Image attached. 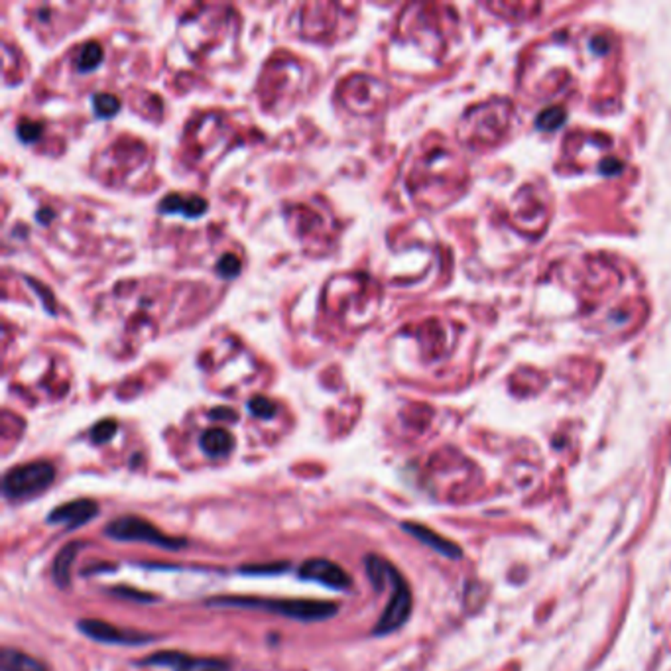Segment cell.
<instances>
[{
    "label": "cell",
    "instance_id": "cell-13",
    "mask_svg": "<svg viewBox=\"0 0 671 671\" xmlns=\"http://www.w3.org/2000/svg\"><path fill=\"white\" fill-rule=\"evenodd\" d=\"M0 669L3 671H48L44 664H40L36 658L28 656L20 649L6 648L0 654Z\"/></svg>",
    "mask_w": 671,
    "mask_h": 671
},
{
    "label": "cell",
    "instance_id": "cell-19",
    "mask_svg": "<svg viewBox=\"0 0 671 671\" xmlns=\"http://www.w3.org/2000/svg\"><path fill=\"white\" fill-rule=\"evenodd\" d=\"M216 272H219L223 278H226V280H231V278L239 276V272H241L239 258H236L234 254H225L219 260V264H216Z\"/></svg>",
    "mask_w": 671,
    "mask_h": 671
},
{
    "label": "cell",
    "instance_id": "cell-23",
    "mask_svg": "<svg viewBox=\"0 0 671 671\" xmlns=\"http://www.w3.org/2000/svg\"><path fill=\"white\" fill-rule=\"evenodd\" d=\"M621 170H622V166L618 162H603L601 163V172H606V173H611V175L618 173Z\"/></svg>",
    "mask_w": 671,
    "mask_h": 671
},
{
    "label": "cell",
    "instance_id": "cell-5",
    "mask_svg": "<svg viewBox=\"0 0 671 671\" xmlns=\"http://www.w3.org/2000/svg\"><path fill=\"white\" fill-rule=\"evenodd\" d=\"M77 628L84 632L87 638L95 640L101 644H112V646H142L154 642V636L137 632V630H122L115 624H107L102 621H81Z\"/></svg>",
    "mask_w": 671,
    "mask_h": 671
},
{
    "label": "cell",
    "instance_id": "cell-10",
    "mask_svg": "<svg viewBox=\"0 0 671 671\" xmlns=\"http://www.w3.org/2000/svg\"><path fill=\"white\" fill-rule=\"evenodd\" d=\"M199 447L211 459H219L229 455L234 447V437L223 428H209L201 433Z\"/></svg>",
    "mask_w": 671,
    "mask_h": 671
},
{
    "label": "cell",
    "instance_id": "cell-1",
    "mask_svg": "<svg viewBox=\"0 0 671 671\" xmlns=\"http://www.w3.org/2000/svg\"><path fill=\"white\" fill-rule=\"evenodd\" d=\"M209 606L216 608H249L292 618L297 622H322L335 616L339 606L325 601H305V598H258V596H216L209 598Z\"/></svg>",
    "mask_w": 671,
    "mask_h": 671
},
{
    "label": "cell",
    "instance_id": "cell-4",
    "mask_svg": "<svg viewBox=\"0 0 671 671\" xmlns=\"http://www.w3.org/2000/svg\"><path fill=\"white\" fill-rule=\"evenodd\" d=\"M388 585H390V598L384 608V613L378 618V624L375 626L373 634L375 636H388L396 632L402 626L408 622L411 614V591L410 585L406 583L404 577L400 575L394 565L390 567L388 573Z\"/></svg>",
    "mask_w": 671,
    "mask_h": 671
},
{
    "label": "cell",
    "instance_id": "cell-11",
    "mask_svg": "<svg viewBox=\"0 0 671 671\" xmlns=\"http://www.w3.org/2000/svg\"><path fill=\"white\" fill-rule=\"evenodd\" d=\"M85 543L84 542H69L67 545H64L59 550V553L56 555V561H54V569H51V573H54V581L59 588H69L71 585V565H74L77 553L84 550Z\"/></svg>",
    "mask_w": 671,
    "mask_h": 671
},
{
    "label": "cell",
    "instance_id": "cell-20",
    "mask_svg": "<svg viewBox=\"0 0 671 671\" xmlns=\"http://www.w3.org/2000/svg\"><path fill=\"white\" fill-rule=\"evenodd\" d=\"M42 125L40 122H32V120H22L20 122L18 127V137L20 140L24 142H36L40 137H42Z\"/></svg>",
    "mask_w": 671,
    "mask_h": 671
},
{
    "label": "cell",
    "instance_id": "cell-22",
    "mask_svg": "<svg viewBox=\"0 0 671 671\" xmlns=\"http://www.w3.org/2000/svg\"><path fill=\"white\" fill-rule=\"evenodd\" d=\"M209 416H211L213 419H229V421L236 418V416H234V411L226 410V408H215Z\"/></svg>",
    "mask_w": 671,
    "mask_h": 671
},
{
    "label": "cell",
    "instance_id": "cell-17",
    "mask_svg": "<svg viewBox=\"0 0 671 671\" xmlns=\"http://www.w3.org/2000/svg\"><path fill=\"white\" fill-rule=\"evenodd\" d=\"M249 411L258 419H270V418L276 416L278 406L274 404L272 400H268L264 396H254L249 402Z\"/></svg>",
    "mask_w": 671,
    "mask_h": 671
},
{
    "label": "cell",
    "instance_id": "cell-16",
    "mask_svg": "<svg viewBox=\"0 0 671 671\" xmlns=\"http://www.w3.org/2000/svg\"><path fill=\"white\" fill-rule=\"evenodd\" d=\"M565 119H567V115H565L563 109L552 107V109L543 110L542 115L535 119V127L542 128V130H555V128H560L563 125Z\"/></svg>",
    "mask_w": 671,
    "mask_h": 671
},
{
    "label": "cell",
    "instance_id": "cell-6",
    "mask_svg": "<svg viewBox=\"0 0 671 671\" xmlns=\"http://www.w3.org/2000/svg\"><path fill=\"white\" fill-rule=\"evenodd\" d=\"M299 577L305 581H315L323 587L333 588V591H350L353 579L350 575L331 560H307L299 567Z\"/></svg>",
    "mask_w": 671,
    "mask_h": 671
},
{
    "label": "cell",
    "instance_id": "cell-15",
    "mask_svg": "<svg viewBox=\"0 0 671 671\" xmlns=\"http://www.w3.org/2000/svg\"><path fill=\"white\" fill-rule=\"evenodd\" d=\"M93 109H95L97 117L109 119L112 115H117V110L120 109V101L115 95H109V93H99V95L93 97Z\"/></svg>",
    "mask_w": 671,
    "mask_h": 671
},
{
    "label": "cell",
    "instance_id": "cell-3",
    "mask_svg": "<svg viewBox=\"0 0 671 671\" xmlns=\"http://www.w3.org/2000/svg\"><path fill=\"white\" fill-rule=\"evenodd\" d=\"M56 479L54 464L48 461L26 463L4 474L3 492L10 500H26L42 494Z\"/></svg>",
    "mask_w": 671,
    "mask_h": 671
},
{
    "label": "cell",
    "instance_id": "cell-21",
    "mask_svg": "<svg viewBox=\"0 0 671 671\" xmlns=\"http://www.w3.org/2000/svg\"><path fill=\"white\" fill-rule=\"evenodd\" d=\"M112 595L119 596V598H125V601H137V603H154V601H156V596H154V595H146V593L134 591V588H125V587L112 588Z\"/></svg>",
    "mask_w": 671,
    "mask_h": 671
},
{
    "label": "cell",
    "instance_id": "cell-8",
    "mask_svg": "<svg viewBox=\"0 0 671 671\" xmlns=\"http://www.w3.org/2000/svg\"><path fill=\"white\" fill-rule=\"evenodd\" d=\"M99 512V506L95 500L89 499H79V500H71L67 504H61L57 508H54L48 516L49 524H59L66 525L67 530H77L81 525H85L95 518Z\"/></svg>",
    "mask_w": 671,
    "mask_h": 671
},
{
    "label": "cell",
    "instance_id": "cell-2",
    "mask_svg": "<svg viewBox=\"0 0 671 671\" xmlns=\"http://www.w3.org/2000/svg\"><path fill=\"white\" fill-rule=\"evenodd\" d=\"M105 534L110 540L115 542H125V543H150L162 547V550H170V552H178L188 547V540L183 538H172V535L163 534L158 530L156 525L150 524L148 520L138 518V516H122V518L112 520Z\"/></svg>",
    "mask_w": 671,
    "mask_h": 671
},
{
    "label": "cell",
    "instance_id": "cell-14",
    "mask_svg": "<svg viewBox=\"0 0 671 671\" xmlns=\"http://www.w3.org/2000/svg\"><path fill=\"white\" fill-rule=\"evenodd\" d=\"M105 54H102V48L95 42H87L77 49V57H75V67L81 71V74H87V71L95 69Z\"/></svg>",
    "mask_w": 671,
    "mask_h": 671
},
{
    "label": "cell",
    "instance_id": "cell-12",
    "mask_svg": "<svg viewBox=\"0 0 671 671\" xmlns=\"http://www.w3.org/2000/svg\"><path fill=\"white\" fill-rule=\"evenodd\" d=\"M205 209H207V203L198 195H168L160 203L162 213H181L183 216H199Z\"/></svg>",
    "mask_w": 671,
    "mask_h": 671
},
{
    "label": "cell",
    "instance_id": "cell-9",
    "mask_svg": "<svg viewBox=\"0 0 671 671\" xmlns=\"http://www.w3.org/2000/svg\"><path fill=\"white\" fill-rule=\"evenodd\" d=\"M402 530L408 532L410 535H414L418 542H421L423 545H428L429 550H433L436 553L447 557V560L457 561L463 557V550L457 543L449 542L447 538H443V535L426 528V525L416 524V522H404V524H402Z\"/></svg>",
    "mask_w": 671,
    "mask_h": 671
},
{
    "label": "cell",
    "instance_id": "cell-7",
    "mask_svg": "<svg viewBox=\"0 0 671 671\" xmlns=\"http://www.w3.org/2000/svg\"><path fill=\"white\" fill-rule=\"evenodd\" d=\"M144 666H166L172 671H229V664L215 658H193L181 652H160L140 662Z\"/></svg>",
    "mask_w": 671,
    "mask_h": 671
},
{
    "label": "cell",
    "instance_id": "cell-18",
    "mask_svg": "<svg viewBox=\"0 0 671 671\" xmlns=\"http://www.w3.org/2000/svg\"><path fill=\"white\" fill-rule=\"evenodd\" d=\"M117 428L119 426H117L115 419H102V421L97 423L95 428H93L91 439L95 441V443H99V446H101V443H107L117 433Z\"/></svg>",
    "mask_w": 671,
    "mask_h": 671
}]
</instances>
